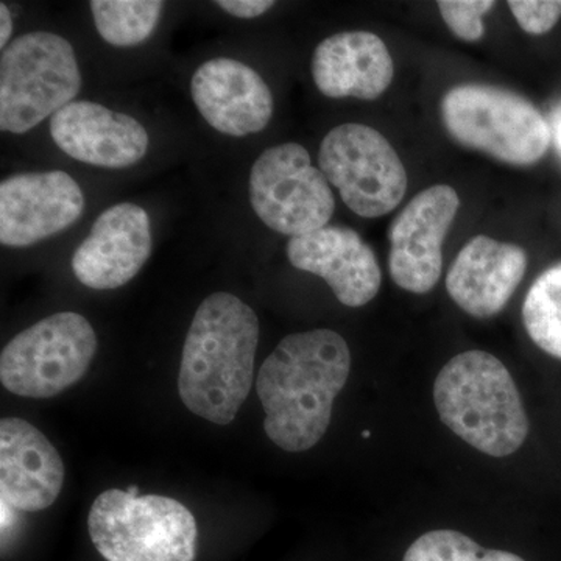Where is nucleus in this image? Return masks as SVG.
<instances>
[{
    "instance_id": "f257e3e1",
    "label": "nucleus",
    "mask_w": 561,
    "mask_h": 561,
    "mask_svg": "<svg viewBox=\"0 0 561 561\" xmlns=\"http://www.w3.org/2000/svg\"><path fill=\"white\" fill-rule=\"evenodd\" d=\"M350 370L348 343L337 332L313 330L284 337L256 379L268 438L287 453L319 445Z\"/></svg>"
},
{
    "instance_id": "f03ea898",
    "label": "nucleus",
    "mask_w": 561,
    "mask_h": 561,
    "mask_svg": "<svg viewBox=\"0 0 561 561\" xmlns=\"http://www.w3.org/2000/svg\"><path fill=\"white\" fill-rule=\"evenodd\" d=\"M260 321L236 295H209L195 312L181 354V401L203 420L227 426L249 398Z\"/></svg>"
},
{
    "instance_id": "7ed1b4c3",
    "label": "nucleus",
    "mask_w": 561,
    "mask_h": 561,
    "mask_svg": "<svg viewBox=\"0 0 561 561\" xmlns=\"http://www.w3.org/2000/svg\"><path fill=\"white\" fill-rule=\"evenodd\" d=\"M434 402L443 423L486 456H511L529 434L511 371L485 351L453 357L435 379Z\"/></svg>"
},
{
    "instance_id": "20e7f679",
    "label": "nucleus",
    "mask_w": 561,
    "mask_h": 561,
    "mask_svg": "<svg viewBox=\"0 0 561 561\" xmlns=\"http://www.w3.org/2000/svg\"><path fill=\"white\" fill-rule=\"evenodd\" d=\"M88 529L106 561H194L197 523L190 508L168 496H133L108 490L92 502Z\"/></svg>"
},
{
    "instance_id": "39448f33",
    "label": "nucleus",
    "mask_w": 561,
    "mask_h": 561,
    "mask_svg": "<svg viewBox=\"0 0 561 561\" xmlns=\"http://www.w3.org/2000/svg\"><path fill=\"white\" fill-rule=\"evenodd\" d=\"M451 138L512 165H534L551 146L548 122L534 103L491 84H459L442 101Z\"/></svg>"
},
{
    "instance_id": "423d86ee",
    "label": "nucleus",
    "mask_w": 561,
    "mask_h": 561,
    "mask_svg": "<svg viewBox=\"0 0 561 561\" xmlns=\"http://www.w3.org/2000/svg\"><path fill=\"white\" fill-rule=\"evenodd\" d=\"M80 90L69 41L50 32L22 35L0 58V128L24 135L72 103Z\"/></svg>"
},
{
    "instance_id": "0eeeda50",
    "label": "nucleus",
    "mask_w": 561,
    "mask_h": 561,
    "mask_svg": "<svg viewBox=\"0 0 561 561\" xmlns=\"http://www.w3.org/2000/svg\"><path fill=\"white\" fill-rule=\"evenodd\" d=\"M98 351L90 321L60 312L38 321L7 343L0 354V381L18 397L51 398L87 375Z\"/></svg>"
},
{
    "instance_id": "6e6552de",
    "label": "nucleus",
    "mask_w": 561,
    "mask_h": 561,
    "mask_svg": "<svg viewBox=\"0 0 561 561\" xmlns=\"http://www.w3.org/2000/svg\"><path fill=\"white\" fill-rule=\"evenodd\" d=\"M320 171L364 219L387 216L408 191V172L386 136L362 124L332 128L321 140Z\"/></svg>"
},
{
    "instance_id": "1a4fd4ad",
    "label": "nucleus",
    "mask_w": 561,
    "mask_h": 561,
    "mask_svg": "<svg viewBox=\"0 0 561 561\" xmlns=\"http://www.w3.org/2000/svg\"><path fill=\"white\" fill-rule=\"evenodd\" d=\"M250 202L271 230L298 238L328 227L335 209L330 181L297 142L271 147L250 173Z\"/></svg>"
},
{
    "instance_id": "9d476101",
    "label": "nucleus",
    "mask_w": 561,
    "mask_h": 561,
    "mask_svg": "<svg viewBox=\"0 0 561 561\" xmlns=\"http://www.w3.org/2000/svg\"><path fill=\"white\" fill-rule=\"evenodd\" d=\"M460 208L456 190L435 184L416 194L391 221L389 267L402 290L427 294L443 271L442 247Z\"/></svg>"
},
{
    "instance_id": "9b49d317",
    "label": "nucleus",
    "mask_w": 561,
    "mask_h": 561,
    "mask_svg": "<svg viewBox=\"0 0 561 561\" xmlns=\"http://www.w3.org/2000/svg\"><path fill=\"white\" fill-rule=\"evenodd\" d=\"M83 209V192L69 173H18L0 183V242L31 247L76 224Z\"/></svg>"
},
{
    "instance_id": "f8f14e48",
    "label": "nucleus",
    "mask_w": 561,
    "mask_h": 561,
    "mask_svg": "<svg viewBox=\"0 0 561 561\" xmlns=\"http://www.w3.org/2000/svg\"><path fill=\"white\" fill-rule=\"evenodd\" d=\"M151 247L149 214L133 203H119L103 210L77 247L73 275L90 289H119L149 261Z\"/></svg>"
},
{
    "instance_id": "ddd939ff",
    "label": "nucleus",
    "mask_w": 561,
    "mask_h": 561,
    "mask_svg": "<svg viewBox=\"0 0 561 561\" xmlns=\"http://www.w3.org/2000/svg\"><path fill=\"white\" fill-rule=\"evenodd\" d=\"M287 257L298 271L327 280L348 308L368 305L381 289L382 275L375 251L346 227H324L291 238Z\"/></svg>"
},
{
    "instance_id": "4468645a",
    "label": "nucleus",
    "mask_w": 561,
    "mask_h": 561,
    "mask_svg": "<svg viewBox=\"0 0 561 561\" xmlns=\"http://www.w3.org/2000/svg\"><path fill=\"white\" fill-rule=\"evenodd\" d=\"M192 101L214 130L232 138L254 135L273 116V95L264 79L231 58H214L191 81Z\"/></svg>"
},
{
    "instance_id": "2eb2a0df",
    "label": "nucleus",
    "mask_w": 561,
    "mask_h": 561,
    "mask_svg": "<svg viewBox=\"0 0 561 561\" xmlns=\"http://www.w3.org/2000/svg\"><path fill=\"white\" fill-rule=\"evenodd\" d=\"M50 135L70 158L98 168H130L149 150V135L138 121L94 102H72L58 111Z\"/></svg>"
},
{
    "instance_id": "dca6fc26",
    "label": "nucleus",
    "mask_w": 561,
    "mask_h": 561,
    "mask_svg": "<svg viewBox=\"0 0 561 561\" xmlns=\"http://www.w3.org/2000/svg\"><path fill=\"white\" fill-rule=\"evenodd\" d=\"M65 463L46 435L22 419L0 421V493L22 512L49 508L60 496Z\"/></svg>"
},
{
    "instance_id": "f3484780",
    "label": "nucleus",
    "mask_w": 561,
    "mask_h": 561,
    "mask_svg": "<svg viewBox=\"0 0 561 561\" xmlns=\"http://www.w3.org/2000/svg\"><path fill=\"white\" fill-rule=\"evenodd\" d=\"M526 271L527 254L522 247L476 236L454 260L446 289L461 311L490 319L507 306Z\"/></svg>"
},
{
    "instance_id": "a211bd4d",
    "label": "nucleus",
    "mask_w": 561,
    "mask_h": 561,
    "mask_svg": "<svg viewBox=\"0 0 561 561\" xmlns=\"http://www.w3.org/2000/svg\"><path fill=\"white\" fill-rule=\"evenodd\" d=\"M393 76L390 51L371 32L337 33L313 51V81L327 98L375 101L389 90Z\"/></svg>"
},
{
    "instance_id": "6ab92c4d",
    "label": "nucleus",
    "mask_w": 561,
    "mask_h": 561,
    "mask_svg": "<svg viewBox=\"0 0 561 561\" xmlns=\"http://www.w3.org/2000/svg\"><path fill=\"white\" fill-rule=\"evenodd\" d=\"M164 2L160 0H94L92 16L98 32L111 46H138L153 35Z\"/></svg>"
},
{
    "instance_id": "aec40b11",
    "label": "nucleus",
    "mask_w": 561,
    "mask_h": 561,
    "mask_svg": "<svg viewBox=\"0 0 561 561\" xmlns=\"http://www.w3.org/2000/svg\"><path fill=\"white\" fill-rule=\"evenodd\" d=\"M523 321L535 345L561 360V262L531 284L524 300Z\"/></svg>"
},
{
    "instance_id": "412c9836",
    "label": "nucleus",
    "mask_w": 561,
    "mask_h": 561,
    "mask_svg": "<svg viewBox=\"0 0 561 561\" xmlns=\"http://www.w3.org/2000/svg\"><path fill=\"white\" fill-rule=\"evenodd\" d=\"M402 561H526L512 552L485 549L456 530H432L412 542Z\"/></svg>"
},
{
    "instance_id": "4be33fe9",
    "label": "nucleus",
    "mask_w": 561,
    "mask_h": 561,
    "mask_svg": "<svg viewBox=\"0 0 561 561\" xmlns=\"http://www.w3.org/2000/svg\"><path fill=\"white\" fill-rule=\"evenodd\" d=\"M437 5L443 21L457 38L476 43L485 33L483 14L496 7V2L493 0H440Z\"/></svg>"
},
{
    "instance_id": "5701e85b",
    "label": "nucleus",
    "mask_w": 561,
    "mask_h": 561,
    "mask_svg": "<svg viewBox=\"0 0 561 561\" xmlns=\"http://www.w3.org/2000/svg\"><path fill=\"white\" fill-rule=\"evenodd\" d=\"M513 16L529 35L551 32L561 18V0H511Z\"/></svg>"
},
{
    "instance_id": "b1692460",
    "label": "nucleus",
    "mask_w": 561,
    "mask_h": 561,
    "mask_svg": "<svg viewBox=\"0 0 561 561\" xmlns=\"http://www.w3.org/2000/svg\"><path fill=\"white\" fill-rule=\"evenodd\" d=\"M216 5L230 13L231 16L254 20V18L267 13L275 2H268V0H219Z\"/></svg>"
},
{
    "instance_id": "393cba45",
    "label": "nucleus",
    "mask_w": 561,
    "mask_h": 561,
    "mask_svg": "<svg viewBox=\"0 0 561 561\" xmlns=\"http://www.w3.org/2000/svg\"><path fill=\"white\" fill-rule=\"evenodd\" d=\"M11 32H13V18H11L5 3H0V47L2 49H5L7 44H9Z\"/></svg>"
},
{
    "instance_id": "a878e982",
    "label": "nucleus",
    "mask_w": 561,
    "mask_h": 561,
    "mask_svg": "<svg viewBox=\"0 0 561 561\" xmlns=\"http://www.w3.org/2000/svg\"><path fill=\"white\" fill-rule=\"evenodd\" d=\"M556 139L557 144H559V149L561 150V122L559 125H557Z\"/></svg>"
},
{
    "instance_id": "bb28decb",
    "label": "nucleus",
    "mask_w": 561,
    "mask_h": 561,
    "mask_svg": "<svg viewBox=\"0 0 561 561\" xmlns=\"http://www.w3.org/2000/svg\"><path fill=\"white\" fill-rule=\"evenodd\" d=\"M127 491H128V493L133 494V496H139L138 486H136V485L128 486Z\"/></svg>"
}]
</instances>
